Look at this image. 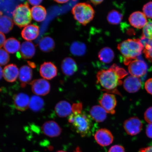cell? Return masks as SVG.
<instances>
[{"mask_svg":"<svg viewBox=\"0 0 152 152\" xmlns=\"http://www.w3.org/2000/svg\"><path fill=\"white\" fill-rule=\"evenodd\" d=\"M103 1H99H99H91V2L93 4L96 5L100 4Z\"/></svg>","mask_w":152,"mask_h":152,"instance_id":"obj_43","label":"cell"},{"mask_svg":"<svg viewBox=\"0 0 152 152\" xmlns=\"http://www.w3.org/2000/svg\"><path fill=\"white\" fill-rule=\"evenodd\" d=\"M68 121L73 130L82 137L90 136L92 134L94 128L92 118L85 112L72 113Z\"/></svg>","mask_w":152,"mask_h":152,"instance_id":"obj_2","label":"cell"},{"mask_svg":"<svg viewBox=\"0 0 152 152\" xmlns=\"http://www.w3.org/2000/svg\"><path fill=\"white\" fill-rule=\"evenodd\" d=\"M145 88L148 93L152 95V78L149 79L146 81Z\"/></svg>","mask_w":152,"mask_h":152,"instance_id":"obj_37","label":"cell"},{"mask_svg":"<svg viewBox=\"0 0 152 152\" xmlns=\"http://www.w3.org/2000/svg\"><path fill=\"white\" fill-rule=\"evenodd\" d=\"M99 102L100 106L107 113L112 115L115 113V108L117 105V101L115 95L109 93H104Z\"/></svg>","mask_w":152,"mask_h":152,"instance_id":"obj_8","label":"cell"},{"mask_svg":"<svg viewBox=\"0 0 152 152\" xmlns=\"http://www.w3.org/2000/svg\"><path fill=\"white\" fill-rule=\"evenodd\" d=\"M142 127V124L138 118L134 117L126 120L124 123V128L127 134L134 136L139 134Z\"/></svg>","mask_w":152,"mask_h":152,"instance_id":"obj_7","label":"cell"},{"mask_svg":"<svg viewBox=\"0 0 152 152\" xmlns=\"http://www.w3.org/2000/svg\"><path fill=\"white\" fill-rule=\"evenodd\" d=\"M42 1H41V0H38V1H31V0H29V1H28V2L30 4L35 6H39Z\"/></svg>","mask_w":152,"mask_h":152,"instance_id":"obj_41","label":"cell"},{"mask_svg":"<svg viewBox=\"0 0 152 152\" xmlns=\"http://www.w3.org/2000/svg\"><path fill=\"white\" fill-rule=\"evenodd\" d=\"M117 48L124 58V64L128 65L141 54L144 47L141 40L129 39L119 43Z\"/></svg>","mask_w":152,"mask_h":152,"instance_id":"obj_3","label":"cell"},{"mask_svg":"<svg viewBox=\"0 0 152 152\" xmlns=\"http://www.w3.org/2000/svg\"><path fill=\"white\" fill-rule=\"evenodd\" d=\"M146 133L148 137L152 138V124L148 125L146 129Z\"/></svg>","mask_w":152,"mask_h":152,"instance_id":"obj_39","label":"cell"},{"mask_svg":"<svg viewBox=\"0 0 152 152\" xmlns=\"http://www.w3.org/2000/svg\"><path fill=\"white\" fill-rule=\"evenodd\" d=\"M32 18L37 22L44 20L47 15L46 9L41 5L34 6L31 9Z\"/></svg>","mask_w":152,"mask_h":152,"instance_id":"obj_24","label":"cell"},{"mask_svg":"<svg viewBox=\"0 0 152 152\" xmlns=\"http://www.w3.org/2000/svg\"><path fill=\"white\" fill-rule=\"evenodd\" d=\"M31 90L37 96H45L49 94L50 90V83L45 79L35 80L30 83Z\"/></svg>","mask_w":152,"mask_h":152,"instance_id":"obj_6","label":"cell"},{"mask_svg":"<svg viewBox=\"0 0 152 152\" xmlns=\"http://www.w3.org/2000/svg\"><path fill=\"white\" fill-rule=\"evenodd\" d=\"M14 23L10 18L6 16L0 17V32L7 34L12 29Z\"/></svg>","mask_w":152,"mask_h":152,"instance_id":"obj_26","label":"cell"},{"mask_svg":"<svg viewBox=\"0 0 152 152\" xmlns=\"http://www.w3.org/2000/svg\"><path fill=\"white\" fill-rule=\"evenodd\" d=\"M20 41L15 38H10L6 40L4 48L7 53L14 54L20 48Z\"/></svg>","mask_w":152,"mask_h":152,"instance_id":"obj_23","label":"cell"},{"mask_svg":"<svg viewBox=\"0 0 152 152\" xmlns=\"http://www.w3.org/2000/svg\"><path fill=\"white\" fill-rule=\"evenodd\" d=\"M72 12L75 20L83 26L92 20L95 14L93 7L86 3L77 4L73 7Z\"/></svg>","mask_w":152,"mask_h":152,"instance_id":"obj_4","label":"cell"},{"mask_svg":"<svg viewBox=\"0 0 152 152\" xmlns=\"http://www.w3.org/2000/svg\"><path fill=\"white\" fill-rule=\"evenodd\" d=\"M82 110V104L81 103L74 104L72 106L73 113H81Z\"/></svg>","mask_w":152,"mask_h":152,"instance_id":"obj_38","label":"cell"},{"mask_svg":"<svg viewBox=\"0 0 152 152\" xmlns=\"http://www.w3.org/2000/svg\"><path fill=\"white\" fill-rule=\"evenodd\" d=\"M20 54L22 58L25 59L33 58L35 54V45L31 42L26 41L21 45Z\"/></svg>","mask_w":152,"mask_h":152,"instance_id":"obj_20","label":"cell"},{"mask_svg":"<svg viewBox=\"0 0 152 152\" xmlns=\"http://www.w3.org/2000/svg\"><path fill=\"white\" fill-rule=\"evenodd\" d=\"M142 86V82L139 78L132 75L127 77L123 83L124 88L129 93L138 92L141 88Z\"/></svg>","mask_w":152,"mask_h":152,"instance_id":"obj_13","label":"cell"},{"mask_svg":"<svg viewBox=\"0 0 152 152\" xmlns=\"http://www.w3.org/2000/svg\"><path fill=\"white\" fill-rule=\"evenodd\" d=\"M39 73L44 79L50 80L56 77L58 69L52 62H45L40 66Z\"/></svg>","mask_w":152,"mask_h":152,"instance_id":"obj_12","label":"cell"},{"mask_svg":"<svg viewBox=\"0 0 152 152\" xmlns=\"http://www.w3.org/2000/svg\"><path fill=\"white\" fill-rule=\"evenodd\" d=\"M108 152H125V151L123 146L116 145L110 148Z\"/></svg>","mask_w":152,"mask_h":152,"instance_id":"obj_36","label":"cell"},{"mask_svg":"<svg viewBox=\"0 0 152 152\" xmlns=\"http://www.w3.org/2000/svg\"><path fill=\"white\" fill-rule=\"evenodd\" d=\"M40 49L45 52H49L54 49L55 43L54 40L50 37H46L42 38L39 43Z\"/></svg>","mask_w":152,"mask_h":152,"instance_id":"obj_27","label":"cell"},{"mask_svg":"<svg viewBox=\"0 0 152 152\" xmlns=\"http://www.w3.org/2000/svg\"><path fill=\"white\" fill-rule=\"evenodd\" d=\"M44 106V102L39 96H33L30 99L29 107L34 112H38L42 109Z\"/></svg>","mask_w":152,"mask_h":152,"instance_id":"obj_28","label":"cell"},{"mask_svg":"<svg viewBox=\"0 0 152 152\" xmlns=\"http://www.w3.org/2000/svg\"><path fill=\"white\" fill-rule=\"evenodd\" d=\"M10 61V56L6 51L0 49V66L7 64Z\"/></svg>","mask_w":152,"mask_h":152,"instance_id":"obj_33","label":"cell"},{"mask_svg":"<svg viewBox=\"0 0 152 152\" xmlns=\"http://www.w3.org/2000/svg\"><path fill=\"white\" fill-rule=\"evenodd\" d=\"M142 38L149 40L152 39V21L148 22L144 26Z\"/></svg>","mask_w":152,"mask_h":152,"instance_id":"obj_30","label":"cell"},{"mask_svg":"<svg viewBox=\"0 0 152 152\" xmlns=\"http://www.w3.org/2000/svg\"><path fill=\"white\" fill-rule=\"evenodd\" d=\"M95 140L97 143L102 147L109 146L113 143L114 137L113 134L108 129H101L94 135Z\"/></svg>","mask_w":152,"mask_h":152,"instance_id":"obj_10","label":"cell"},{"mask_svg":"<svg viewBox=\"0 0 152 152\" xmlns=\"http://www.w3.org/2000/svg\"><path fill=\"white\" fill-rule=\"evenodd\" d=\"M74 152H81L80 149L79 148H77L75 151Z\"/></svg>","mask_w":152,"mask_h":152,"instance_id":"obj_47","label":"cell"},{"mask_svg":"<svg viewBox=\"0 0 152 152\" xmlns=\"http://www.w3.org/2000/svg\"><path fill=\"white\" fill-rule=\"evenodd\" d=\"M55 111L58 117L64 118L71 115L72 106L66 101H61L58 102L55 106Z\"/></svg>","mask_w":152,"mask_h":152,"instance_id":"obj_18","label":"cell"},{"mask_svg":"<svg viewBox=\"0 0 152 152\" xmlns=\"http://www.w3.org/2000/svg\"><path fill=\"white\" fill-rule=\"evenodd\" d=\"M54 1L56 2L57 3L63 4L68 2V1H66V0H65V1H64V0H62V1H59V0H58V1Z\"/></svg>","mask_w":152,"mask_h":152,"instance_id":"obj_44","label":"cell"},{"mask_svg":"<svg viewBox=\"0 0 152 152\" xmlns=\"http://www.w3.org/2000/svg\"><path fill=\"white\" fill-rule=\"evenodd\" d=\"M144 118L149 124H152V107L148 108L146 110L144 114Z\"/></svg>","mask_w":152,"mask_h":152,"instance_id":"obj_35","label":"cell"},{"mask_svg":"<svg viewBox=\"0 0 152 152\" xmlns=\"http://www.w3.org/2000/svg\"><path fill=\"white\" fill-rule=\"evenodd\" d=\"M6 41V38L4 34L0 32V48L4 45Z\"/></svg>","mask_w":152,"mask_h":152,"instance_id":"obj_40","label":"cell"},{"mask_svg":"<svg viewBox=\"0 0 152 152\" xmlns=\"http://www.w3.org/2000/svg\"><path fill=\"white\" fill-rule=\"evenodd\" d=\"M143 45L144 47L143 53L146 58L152 62V39L148 40Z\"/></svg>","mask_w":152,"mask_h":152,"instance_id":"obj_31","label":"cell"},{"mask_svg":"<svg viewBox=\"0 0 152 152\" xmlns=\"http://www.w3.org/2000/svg\"><path fill=\"white\" fill-rule=\"evenodd\" d=\"M28 64H29V65L30 66L33 68H35L36 67V66L35 64H34L33 63H32L30 62H28Z\"/></svg>","mask_w":152,"mask_h":152,"instance_id":"obj_46","label":"cell"},{"mask_svg":"<svg viewBox=\"0 0 152 152\" xmlns=\"http://www.w3.org/2000/svg\"><path fill=\"white\" fill-rule=\"evenodd\" d=\"M129 21L131 25L137 28H143L147 23L145 15L140 11L133 12L129 18Z\"/></svg>","mask_w":152,"mask_h":152,"instance_id":"obj_15","label":"cell"},{"mask_svg":"<svg viewBox=\"0 0 152 152\" xmlns=\"http://www.w3.org/2000/svg\"><path fill=\"white\" fill-rule=\"evenodd\" d=\"M107 113L100 105H95L91 108L90 116L96 122H103L106 119Z\"/></svg>","mask_w":152,"mask_h":152,"instance_id":"obj_22","label":"cell"},{"mask_svg":"<svg viewBox=\"0 0 152 152\" xmlns=\"http://www.w3.org/2000/svg\"><path fill=\"white\" fill-rule=\"evenodd\" d=\"M19 74L18 68L14 64H9L6 66L3 70V77L5 80L9 83L16 81Z\"/></svg>","mask_w":152,"mask_h":152,"instance_id":"obj_16","label":"cell"},{"mask_svg":"<svg viewBox=\"0 0 152 152\" xmlns=\"http://www.w3.org/2000/svg\"><path fill=\"white\" fill-rule=\"evenodd\" d=\"M39 26L34 24H30L23 29L21 35L23 39L29 41L37 39L39 35Z\"/></svg>","mask_w":152,"mask_h":152,"instance_id":"obj_17","label":"cell"},{"mask_svg":"<svg viewBox=\"0 0 152 152\" xmlns=\"http://www.w3.org/2000/svg\"><path fill=\"white\" fill-rule=\"evenodd\" d=\"M3 77V70L1 66H0V80L2 79Z\"/></svg>","mask_w":152,"mask_h":152,"instance_id":"obj_45","label":"cell"},{"mask_svg":"<svg viewBox=\"0 0 152 152\" xmlns=\"http://www.w3.org/2000/svg\"><path fill=\"white\" fill-rule=\"evenodd\" d=\"M30 99L27 94L19 93L13 97L14 106L16 109L21 111H24L29 107Z\"/></svg>","mask_w":152,"mask_h":152,"instance_id":"obj_14","label":"cell"},{"mask_svg":"<svg viewBox=\"0 0 152 152\" xmlns=\"http://www.w3.org/2000/svg\"><path fill=\"white\" fill-rule=\"evenodd\" d=\"M128 75L125 70L116 64H113L109 69L101 70L96 75L97 83L102 90L107 93L121 95L118 87L122 84L121 79Z\"/></svg>","mask_w":152,"mask_h":152,"instance_id":"obj_1","label":"cell"},{"mask_svg":"<svg viewBox=\"0 0 152 152\" xmlns=\"http://www.w3.org/2000/svg\"><path fill=\"white\" fill-rule=\"evenodd\" d=\"M139 152H152V146L142 148Z\"/></svg>","mask_w":152,"mask_h":152,"instance_id":"obj_42","label":"cell"},{"mask_svg":"<svg viewBox=\"0 0 152 152\" xmlns=\"http://www.w3.org/2000/svg\"><path fill=\"white\" fill-rule=\"evenodd\" d=\"M123 18V15L121 13L117 10H113L108 14L107 20L110 24L117 25L120 23Z\"/></svg>","mask_w":152,"mask_h":152,"instance_id":"obj_29","label":"cell"},{"mask_svg":"<svg viewBox=\"0 0 152 152\" xmlns=\"http://www.w3.org/2000/svg\"><path fill=\"white\" fill-rule=\"evenodd\" d=\"M63 73L68 76L75 74L77 70V66L75 61L71 58H66L63 61L61 64Z\"/></svg>","mask_w":152,"mask_h":152,"instance_id":"obj_19","label":"cell"},{"mask_svg":"<svg viewBox=\"0 0 152 152\" xmlns=\"http://www.w3.org/2000/svg\"><path fill=\"white\" fill-rule=\"evenodd\" d=\"M57 152H66L65 151H57Z\"/></svg>","mask_w":152,"mask_h":152,"instance_id":"obj_48","label":"cell"},{"mask_svg":"<svg viewBox=\"0 0 152 152\" xmlns=\"http://www.w3.org/2000/svg\"><path fill=\"white\" fill-rule=\"evenodd\" d=\"M41 130L45 135L52 138L60 136L62 132L61 128L54 121L45 122L42 126Z\"/></svg>","mask_w":152,"mask_h":152,"instance_id":"obj_11","label":"cell"},{"mask_svg":"<svg viewBox=\"0 0 152 152\" xmlns=\"http://www.w3.org/2000/svg\"><path fill=\"white\" fill-rule=\"evenodd\" d=\"M85 45L82 44L76 43L72 45L71 51L74 54L82 55L85 53Z\"/></svg>","mask_w":152,"mask_h":152,"instance_id":"obj_32","label":"cell"},{"mask_svg":"<svg viewBox=\"0 0 152 152\" xmlns=\"http://www.w3.org/2000/svg\"><path fill=\"white\" fill-rule=\"evenodd\" d=\"M143 13L147 18H152V1H150L144 6Z\"/></svg>","mask_w":152,"mask_h":152,"instance_id":"obj_34","label":"cell"},{"mask_svg":"<svg viewBox=\"0 0 152 152\" xmlns=\"http://www.w3.org/2000/svg\"><path fill=\"white\" fill-rule=\"evenodd\" d=\"M14 23L19 27L27 26L32 20L31 10L27 3L19 5L15 9L13 14Z\"/></svg>","mask_w":152,"mask_h":152,"instance_id":"obj_5","label":"cell"},{"mask_svg":"<svg viewBox=\"0 0 152 152\" xmlns=\"http://www.w3.org/2000/svg\"><path fill=\"white\" fill-rule=\"evenodd\" d=\"M115 54L112 49L109 47H105L100 50L98 54V58L102 62L109 64L113 61Z\"/></svg>","mask_w":152,"mask_h":152,"instance_id":"obj_25","label":"cell"},{"mask_svg":"<svg viewBox=\"0 0 152 152\" xmlns=\"http://www.w3.org/2000/svg\"><path fill=\"white\" fill-rule=\"evenodd\" d=\"M147 64L143 61L137 59L128 64V71L131 75L139 78L145 75L147 72Z\"/></svg>","mask_w":152,"mask_h":152,"instance_id":"obj_9","label":"cell"},{"mask_svg":"<svg viewBox=\"0 0 152 152\" xmlns=\"http://www.w3.org/2000/svg\"><path fill=\"white\" fill-rule=\"evenodd\" d=\"M33 71L29 66L24 65L20 68L19 71V78L22 83V87L26 86V83H31L33 78Z\"/></svg>","mask_w":152,"mask_h":152,"instance_id":"obj_21","label":"cell"}]
</instances>
